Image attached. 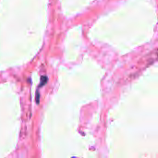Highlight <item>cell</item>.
Returning <instances> with one entry per match:
<instances>
[]
</instances>
